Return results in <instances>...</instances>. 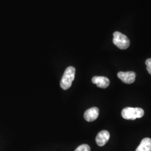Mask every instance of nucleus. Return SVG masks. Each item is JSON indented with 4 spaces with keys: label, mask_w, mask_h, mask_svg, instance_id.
Segmentation results:
<instances>
[{
    "label": "nucleus",
    "mask_w": 151,
    "mask_h": 151,
    "mask_svg": "<svg viewBox=\"0 0 151 151\" xmlns=\"http://www.w3.org/2000/svg\"><path fill=\"white\" fill-rule=\"evenodd\" d=\"M75 67L70 66L67 68L60 82V86L62 89L67 90L70 88L72 86V82L75 79Z\"/></svg>",
    "instance_id": "1"
},
{
    "label": "nucleus",
    "mask_w": 151,
    "mask_h": 151,
    "mask_svg": "<svg viewBox=\"0 0 151 151\" xmlns=\"http://www.w3.org/2000/svg\"><path fill=\"white\" fill-rule=\"evenodd\" d=\"M145 115L144 110L140 108H124L122 111V116L125 119L134 120L137 118H141Z\"/></svg>",
    "instance_id": "2"
},
{
    "label": "nucleus",
    "mask_w": 151,
    "mask_h": 151,
    "mask_svg": "<svg viewBox=\"0 0 151 151\" xmlns=\"http://www.w3.org/2000/svg\"><path fill=\"white\" fill-rule=\"evenodd\" d=\"M113 36V43L118 48L124 50L129 47V39L122 32H114Z\"/></svg>",
    "instance_id": "3"
},
{
    "label": "nucleus",
    "mask_w": 151,
    "mask_h": 151,
    "mask_svg": "<svg viewBox=\"0 0 151 151\" xmlns=\"http://www.w3.org/2000/svg\"><path fill=\"white\" fill-rule=\"evenodd\" d=\"M118 77L125 83L131 84L135 81L136 73L133 71L128 72H119Z\"/></svg>",
    "instance_id": "4"
},
{
    "label": "nucleus",
    "mask_w": 151,
    "mask_h": 151,
    "mask_svg": "<svg viewBox=\"0 0 151 151\" xmlns=\"http://www.w3.org/2000/svg\"><path fill=\"white\" fill-rule=\"evenodd\" d=\"M110 138V133L107 130L100 132L96 137V144L100 147L105 146Z\"/></svg>",
    "instance_id": "5"
},
{
    "label": "nucleus",
    "mask_w": 151,
    "mask_h": 151,
    "mask_svg": "<svg viewBox=\"0 0 151 151\" xmlns=\"http://www.w3.org/2000/svg\"><path fill=\"white\" fill-rule=\"evenodd\" d=\"M92 82L101 88H106L110 85L109 79L103 76H94L92 78Z\"/></svg>",
    "instance_id": "6"
},
{
    "label": "nucleus",
    "mask_w": 151,
    "mask_h": 151,
    "mask_svg": "<svg viewBox=\"0 0 151 151\" xmlns=\"http://www.w3.org/2000/svg\"><path fill=\"white\" fill-rule=\"evenodd\" d=\"M99 115V109L96 107L90 108L87 110L84 114V118L89 122L96 120Z\"/></svg>",
    "instance_id": "7"
},
{
    "label": "nucleus",
    "mask_w": 151,
    "mask_h": 151,
    "mask_svg": "<svg viewBox=\"0 0 151 151\" xmlns=\"http://www.w3.org/2000/svg\"><path fill=\"white\" fill-rule=\"evenodd\" d=\"M135 151H151V139L146 138L142 139Z\"/></svg>",
    "instance_id": "8"
},
{
    "label": "nucleus",
    "mask_w": 151,
    "mask_h": 151,
    "mask_svg": "<svg viewBox=\"0 0 151 151\" xmlns=\"http://www.w3.org/2000/svg\"><path fill=\"white\" fill-rule=\"evenodd\" d=\"M75 151H91V148L88 145L83 144L78 146L76 148Z\"/></svg>",
    "instance_id": "9"
},
{
    "label": "nucleus",
    "mask_w": 151,
    "mask_h": 151,
    "mask_svg": "<svg viewBox=\"0 0 151 151\" xmlns=\"http://www.w3.org/2000/svg\"><path fill=\"white\" fill-rule=\"evenodd\" d=\"M146 65L147 66V70L151 75V58L146 60Z\"/></svg>",
    "instance_id": "10"
}]
</instances>
